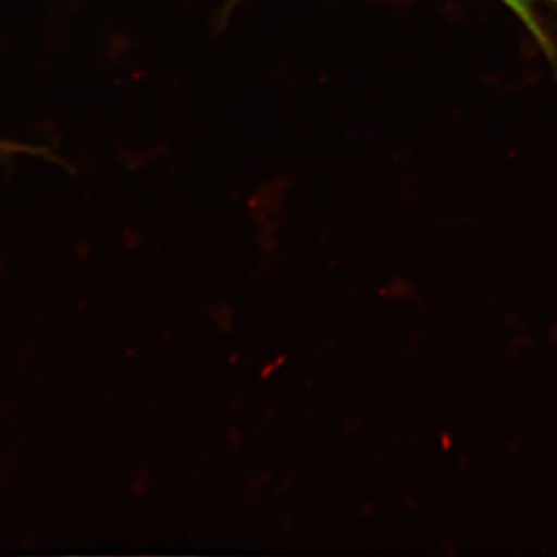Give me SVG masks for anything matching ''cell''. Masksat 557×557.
Listing matches in <instances>:
<instances>
[{
	"instance_id": "obj_1",
	"label": "cell",
	"mask_w": 557,
	"mask_h": 557,
	"mask_svg": "<svg viewBox=\"0 0 557 557\" xmlns=\"http://www.w3.org/2000/svg\"><path fill=\"white\" fill-rule=\"evenodd\" d=\"M500 2L507 5L509 11L522 22L523 27L530 32L549 60H555L557 54L555 44L542 28L541 22L537 20V9L542 5H557V0H500Z\"/></svg>"
}]
</instances>
